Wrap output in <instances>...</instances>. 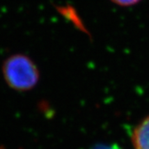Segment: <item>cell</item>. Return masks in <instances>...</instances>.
Instances as JSON below:
<instances>
[{"instance_id":"obj_1","label":"cell","mask_w":149,"mask_h":149,"mask_svg":"<svg viewBox=\"0 0 149 149\" xmlns=\"http://www.w3.org/2000/svg\"><path fill=\"white\" fill-rule=\"evenodd\" d=\"M2 73L6 84L17 91H30L40 80L37 64L23 53H14L8 56L2 65Z\"/></svg>"},{"instance_id":"obj_2","label":"cell","mask_w":149,"mask_h":149,"mask_svg":"<svg viewBox=\"0 0 149 149\" xmlns=\"http://www.w3.org/2000/svg\"><path fill=\"white\" fill-rule=\"evenodd\" d=\"M132 141L135 149H149V116L134 128Z\"/></svg>"},{"instance_id":"obj_3","label":"cell","mask_w":149,"mask_h":149,"mask_svg":"<svg viewBox=\"0 0 149 149\" xmlns=\"http://www.w3.org/2000/svg\"><path fill=\"white\" fill-rule=\"evenodd\" d=\"M112 3L121 7H130L138 4L142 0H110Z\"/></svg>"},{"instance_id":"obj_4","label":"cell","mask_w":149,"mask_h":149,"mask_svg":"<svg viewBox=\"0 0 149 149\" xmlns=\"http://www.w3.org/2000/svg\"><path fill=\"white\" fill-rule=\"evenodd\" d=\"M0 149H5L3 147H2V146H0Z\"/></svg>"},{"instance_id":"obj_5","label":"cell","mask_w":149,"mask_h":149,"mask_svg":"<svg viewBox=\"0 0 149 149\" xmlns=\"http://www.w3.org/2000/svg\"><path fill=\"white\" fill-rule=\"evenodd\" d=\"M101 149H106V148H101Z\"/></svg>"}]
</instances>
